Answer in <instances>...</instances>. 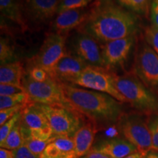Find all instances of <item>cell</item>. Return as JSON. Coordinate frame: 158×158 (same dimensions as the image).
Returning <instances> with one entry per match:
<instances>
[{"mask_svg": "<svg viewBox=\"0 0 158 158\" xmlns=\"http://www.w3.org/2000/svg\"><path fill=\"white\" fill-rule=\"evenodd\" d=\"M53 143L61 150L64 158H77L75 152V143L73 137L54 136Z\"/></svg>", "mask_w": 158, "mask_h": 158, "instance_id": "cell-22", "label": "cell"}, {"mask_svg": "<svg viewBox=\"0 0 158 158\" xmlns=\"http://www.w3.org/2000/svg\"><path fill=\"white\" fill-rule=\"evenodd\" d=\"M22 86L32 102L48 106H57L75 110L67 100L60 84L52 78L46 81H34L23 77Z\"/></svg>", "mask_w": 158, "mask_h": 158, "instance_id": "cell-4", "label": "cell"}, {"mask_svg": "<svg viewBox=\"0 0 158 158\" xmlns=\"http://www.w3.org/2000/svg\"><path fill=\"white\" fill-rule=\"evenodd\" d=\"M40 158H64L61 150L55 144L51 142L47 146L44 151L40 155Z\"/></svg>", "mask_w": 158, "mask_h": 158, "instance_id": "cell-32", "label": "cell"}, {"mask_svg": "<svg viewBox=\"0 0 158 158\" xmlns=\"http://www.w3.org/2000/svg\"><path fill=\"white\" fill-rule=\"evenodd\" d=\"M133 73L145 86L158 94V55L145 40L136 47Z\"/></svg>", "mask_w": 158, "mask_h": 158, "instance_id": "cell-7", "label": "cell"}, {"mask_svg": "<svg viewBox=\"0 0 158 158\" xmlns=\"http://www.w3.org/2000/svg\"><path fill=\"white\" fill-rule=\"evenodd\" d=\"M88 66L78 57L67 51L56 64L48 71L51 78L58 83L70 84Z\"/></svg>", "mask_w": 158, "mask_h": 158, "instance_id": "cell-12", "label": "cell"}, {"mask_svg": "<svg viewBox=\"0 0 158 158\" xmlns=\"http://www.w3.org/2000/svg\"><path fill=\"white\" fill-rule=\"evenodd\" d=\"M144 40L158 55V28L152 24L144 30Z\"/></svg>", "mask_w": 158, "mask_h": 158, "instance_id": "cell-28", "label": "cell"}, {"mask_svg": "<svg viewBox=\"0 0 158 158\" xmlns=\"http://www.w3.org/2000/svg\"><path fill=\"white\" fill-rule=\"evenodd\" d=\"M0 10L2 17L16 23L23 30L27 29V21L17 0H0Z\"/></svg>", "mask_w": 158, "mask_h": 158, "instance_id": "cell-19", "label": "cell"}, {"mask_svg": "<svg viewBox=\"0 0 158 158\" xmlns=\"http://www.w3.org/2000/svg\"><path fill=\"white\" fill-rule=\"evenodd\" d=\"M92 0H61L59 2L57 13L68 10L85 8Z\"/></svg>", "mask_w": 158, "mask_h": 158, "instance_id": "cell-26", "label": "cell"}, {"mask_svg": "<svg viewBox=\"0 0 158 158\" xmlns=\"http://www.w3.org/2000/svg\"><path fill=\"white\" fill-rule=\"evenodd\" d=\"M21 92H25L24 89L22 86L0 84V96L13 95Z\"/></svg>", "mask_w": 158, "mask_h": 158, "instance_id": "cell-33", "label": "cell"}, {"mask_svg": "<svg viewBox=\"0 0 158 158\" xmlns=\"http://www.w3.org/2000/svg\"><path fill=\"white\" fill-rule=\"evenodd\" d=\"M27 76L34 81L43 82L51 78L48 71L35 65L29 64L27 68Z\"/></svg>", "mask_w": 158, "mask_h": 158, "instance_id": "cell-25", "label": "cell"}, {"mask_svg": "<svg viewBox=\"0 0 158 158\" xmlns=\"http://www.w3.org/2000/svg\"><path fill=\"white\" fill-rule=\"evenodd\" d=\"M140 22L133 13L110 0H97L77 31L92 37L100 44L135 35Z\"/></svg>", "mask_w": 158, "mask_h": 158, "instance_id": "cell-1", "label": "cell"}, {"mask_svg": "<svg viewBox=\"0 0 158 158\" xmlns=\"http://www.w3.org/2000/svg\"><path fill=\"white\" fill-rule=\"evenodd\" d=\"M89 10L85 8L68 10L57 13L52 23L54 33L61 35L68 34L70 31L80 27L87 19Z\"/></svg>", "mask_w": 158, "mask_h": 158, "instance_id": "cell-14", "label": "cell"}, {"mask_svg": "<svg viewBox=\"0 0 158 158\" xmlns=\"http://www.w3.org/2000/svg\"><path fill=\"white\" fill-rule=\"evenodd\" d=\"M17 56L15 48L8 39L1 37L0 40V62L1 65L16 62Z\"/></svg>", "mask_w": 158, "mask_h": 158, "instance_id": "cell-24", "label": "cell"}, {"mask_svg": "<svg viewBox=\"0 0 158 158\" xmlns=\"http://www.w3.org/2000/svg\"><path fill=\"white\" fill-rule=\"evenodd\" d=\"M92 149L100 152L110 158H124L138 152L135 146L123 138L105 139Z\"/></svg>", "mask_w": 158, "mask_h": 158, "instance_id": "cell-15", "label": "cell"}, {"mask_svg": "<svg viewBox=\"0 0 158 158\" xmlns=\"http://www.w3.org/2000/svg\"><path fill=\"white\" fill-rule=\"evenodd\" d=\"M113 72L102 67L88 65L70 84L108 94L120 102H126L125 99L116 89Z\"/></svg>", "mask_w": 158, "mask_h": 158, "instance_id": "cell-6", "label": "cell"}, {"mask_svg": "<svg viewBox=\"0 0 158 158\" xmlns=\"http://www.w3.org/2000/svg\"><path fill=\"white\" fill-rule=\"evenodd\" d=\"M21 117V111L15 114L13 118L7 121L5 124H2L0 128V143L5 141V138L7 137L12 130L14 128L15 124L19 121Z\"/></svg>", "mask_w": 158, "mask_h": 158, "instance_id": "cell-29", "label": "cell"}, {"mask_svg": "<svg viewBox=\"0 0 158 158\" xmlns=\"http://www.w3.org/2000/svg\"><path fill=\"white\" fill-rule=\"evenodd\" d=\"M32 102L26 92L8 96H0V110L10 108L19 105H28Z\"/></svg>", "mask_w": 158, "mask_h": 158, "instance_id": "cell-23", "label": "cell"}, {"mask_svg": "<svg viewBox=\"0 0 158 158\" xmlns=\"http://www.w3.org/2000/svg\"><path fill=\"white\" fill-rule=\"evenodd\" d=\"M114 80L116 89L132 107L147 115L157 114L158 94L145 86L133 72L120 76L114 73Z\"/></svg>", "mask_w": 158, "mask_h": 158, "instance_id": "cell-3", "label": "cell"}, {"mask_svg": "<svg viewBox=\"0 0 158 158\" xmlns=\"http://www.w3.org/2000/svg\"><path fill=\"white\" fill-rule=\"evenodd\" d=\"M120 6L137 14L147 16L153 0H117Z\"/></svg>", "mask_w": 158, "mask_h": 158, "instance_id": "cell-21", "label": "cell"}, {"mask_svg": "<svg viewBox=\"0 0 158 158\" xmlns=\"http://www.w3.org/2000/svg\"><path fill=\"white\" fill-rule=\"evenodd\" d=\"M68 51L88 65L103 68L102 46L89 35L77 31L70 39Z\"/></svg>", "mask_w": 158, "mask_h": 158, "instance_id": "cell-11", "label": "cell"}, {"mask_svg": "<svg viewBox=\"0 0 158 158\" xmlns=\"http://www.w3.org/2000/svg\"><path fill=\"white\" fill-rule=\"evenodd\" d=\"M61 0H26L25 12L30 22L45 24L57 13Z\"/></svg>", "mask_w": 158, "mask_h": 158, "instance_id": "cell-13", "label": "cell"}, {"mask_svg": "<svg viewBox=\"0 0 158 158\" xmlns=\"http://www.w3.org/2000/svg\"><path fill=\"white\" fill-rule=\"evenodd\" d=\"M66 40L65 35L54 32L49 34L37 54L29 60V64L38 66L48 72L66 54Z\"/></svg>", "mask_w": 158, "mask_h": 158, "instance_id": "cell-9", "label": "cell"}, {"mask_svg": "<svg viewBox=\"0 0 158 158\" xmlns=\"http://www.w3.org/2000/svg\"><path fill=\"white\" fill-rule=\"evenodd\" d=\"M145 158H158V152L152 150L146 155Z\"/></svg>", "mask_w": 158, "mask_h": 158, "instance_id": "cell-39", "label": "cell"}, {"mask_svg": "<svg viewBox=\"0 0 158 158\" xmlns=\"http://www.w3.org/2000/svg\"><path fill=\"white\" fill-rule=\"evenodd\" d=\"M145 157H146V155H144L143 154L138 152L132 154V155L127 156V157H126L124 158H145Z\"/></svg>", "mask_w": 158, "mask_h": 158, "instance_id": "cell-38", "label": "cell"}, {"mask_svg": "<svg viewBox=\"0 0 158 158\" xmlns=\"http://www.w3.org/2000/svg\"><path fill=\"white\" fill-rule=\"evenodd\" d=\"M0 158H14L12 150L1 148L0 149Z\"/></svg>", "mask_w": 158, "mask_h": 158, "instance_id": "cell-37", "label": "cell"}, {"mask_svg": "<svg viewBox=\"0 0 158 158\" xmlns=\"http://www.w3.org/2000/svg\"><path fill=\"white\" fill-rule=\"evenodd\" d=\"M38 106L48 118L54 136L73 137L77 130L84 124L82 116L76 110L57 106Z\"/></svg>", "mask_w": 158, "mask_h": 158, "instance_id": "cell-8", "label": "cell"}, {"mask_svg": "<svg viewBox=\"0 0 158 158\" xmlns=\"http://www.w3.org/2000/svg\"><path fill=\"white\" fill-rule=\"evenodd\" d=\"M135 43V35H133L101 45L103 68L113 73L123 68Z\"/></svg>", "mask_w": 158, "mask_h": 158, "instance_id": "cell-10", "label": "cell"}, {"mask_svg": "<svg viewBox=\"0 0 158 158\" xmlns=\"http://www.w3.org/2000/svg\"><path fill=\"white\" fill-rule=\"evenodd\" d=\"M52 141H42V140L35 139V138H31L29 135L24 140V143L29 148V149L31 152L37 155H40V154L44 151L47 146Z\"/></svg>", "mask_w": 158, "mask_h": 158, "instance_id": "cell-27", "label": "cell"}, {"mask_svg": "<svg viewBox=\"0 0 158 158\" xmlns=\"http://www.w3.org/2000/svg\"><path fill=\"white\" fill-rule=\"evenodd\" d=\"M13 153L14 158H40V155L31 152L24 142L18 149L13 150Z\"/></svg>", "mask_w": 158, "mask_h": 158, "instance_id": "cell-34", "label": "cell"}, {"mask_svg": "<svg viewBox=\"0 0 158 158\" xmlns=\"http://www.w3.org/2000/svg\"><path fill=\"white\" fill-rule=\"evenodd\" d=\"M117 124L125 139L135 146L139 152L147 155L152 150V138L148 121L141 116L123 114Z\"/></svg>", "mask_w": 158, "mask_h": 158, "instance_id": "cell-5", "label": "cell"}, {"mask_svg": "<svg viewBox=\"0 0 158 158\" xmlns=\"http://www.w3.org/2000/svg\"><path fill=\"white\" fill-rule=\"evenodd\" d=\"M24 69L21 62L16 61L1 65L0 84L22 86Z\"/></svg>", "mask_w": 158, "mask_h": 158, "instance_id": "cell-18", "label": "cell"}, {"mask_svg": "<svg viewBox=\"0 0 158 158\" xmlns=\"http://www.w3.org/2000/svg\"><path fill=\"white\" fill-rule=\"evenodd\" d=\"M21 120L29 130L52 131L46 116L39 107L38 104L35 102H30L23 108L21 111Z\"/></svg>", "mask_w": 158, "mask_h": 158, "instance_id": "cell-17", "label": "cell"}, {"mask_svg": "<svg viewBox=\"0 0 158 158\" xmlns=\"http://www.w3.org/2000/svg\"><path fill=\"white\" fill-rule=\"evenodd\" d=\"M150 18L152 25L158 28V0H153L150 7Z\"/></svg>", "mask_w": 158, "mask_h": 158, "instance_id": "cell-35", "label": "cell"}, {"mask_svg": "<svg viewBox=\"0 0 158 158\" xmlns=\"http://www.w3.org/2000/svg\"><path fill=\"white\" fill-rule=\"evenodd\" d=\"M82 158H110L108 155H105V154L100 152L97 151L94 149H91L89 152L86 154V155L84 156Z\"/></svg>", "mask_w": 158, "mask_h": 158, "instance_id": "cell-36", "label": "cell"}, {"mask_svg": "<svg viewBox=\"0 0 158 158\" xmlns=\"http://www.w3.org/2000/svg\"><path fill=\"white\" fill-rule=\"evenodd\" d=\"M27 105H19L10 108H6L4 110H0V124L1 126L8 121L11 118H13L15 114L22 111Z\"/></svg>", "mask_w": 158, "mask_h": 158, "instance_id": "cell-30", "label": "cell"}, {"mask_svg": "<svg viewBox=\"0 0 158 158\" xmlns=\"http://www.w3.org/2000/svg\"><path fill=\"white\" fill-rule=\"evenodd\" d=\"M98 127L94 122H88L77 130L73 135L75 152L77 158L84 157L89 152L94 141Z\"/></svg>", "mask_w": 158, "mask_h": 158, "instance_id": "cell-16", "label": "cell"}, {"mask_svg": "<svg viewBox=\"0 0 158 158\" xmlns=\"http://www.w3.org/2000/svg\"><path fill=\"white\" fill-rule=\"evenodd\" d=\"M24 140L25 135L23 133L22 125H21V118H20L19 121L17 122L14 128L12 130L5 141L0 143V146H1V148L13 151L21 147L24 142Z\"/></svg>", "mask_w": 158, "mask_h": 158, "instance_id": "cell-20", "label": "cell"}, {"mask_svg": "<svg viewBox=\"0 0 158 158\" xmlns=\"http://www.w3.org/2000/svg\"><path fill=\"white\" fill-rule=\"evenodd\" d=\"M154 151H156V152H158V149H157V150H154Z\"/></svg>", "mask_w": 158, "mask_h": 158, "instance_id": "cell-40", "label": "cell"}, {"mask_svg": "<svg viewBox=\"0 0 158 158\" xmlns=\"http://www.w3.org/2000/svg\"><path fill=\"white\" fill-rule=\"evenodd\" d=\"M59 84L73 109L98 127L118 123L123 114L120 102L109 94L70 84Z\"/></svg>", "mask_w": 158, "mask_h": 158, "instance_id": "cell-2", "label": "cell"}, {"mask_svg": "<svg viewBox=\"0 0 158 158\" xmlns=\"http://www.w3.org/2000/svg\"><path fill=\"white\" fill-rule=\"evenodd\" d=\"M152 138V150L158 149V114H155L148 120Z\"/></svg>", "mask_w": 158, "mask_h": 158, "instance_id": "cell-31", "label": "cell"}]
</instances>
